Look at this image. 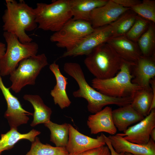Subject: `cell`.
I'll return each instance as SVG.
<instances>
[{
    "instance_id": "1",
    "label": "cell",
    "mask_w": 155,
    "mask_h": 155,
    "mask_svg": "<svg viewBox=\"0 0 155 155\" xmlns=\"http://www.w3.org/2000/svg\"><path fill=\"white\" fill-rule=\"evenodd\" d=\"M5 2L6 9L2 17L4 32L16 35L22 43L32 42L26 31H32L38 27L34 8L23 0H6Z\"/></svg>"
},
{
    "instance_id": "2",
    "label": "cell",
    "mask_w": 155,
    "mask_h": 155,
    "mask_svg": "<svg viewBox=\"0 0 155 155\" xmlns=\"http://www.w3.org/2000/svg\"><path fill=\"white\" fill-rule=\"evenodd\" d=\"M63 69L78 84L79 89L73 92V96L75 98L85 99L88 102L87 108L90 113L94 114L106 105L117 104L116 98L103 94L89 85L86 80L81 66L78 63L66 62L64 64Z\"/></svg>"
},
{
    "instance_id": "3",
    "label": "cell",
    "mask_w": 155,
    "mask_h": 155,
    "mask_svg": "<svg viewBox=\"0 0 155 155\" xmlns=\"http://www.w3.org/2000/svg\"><path fill=\"white\" fill-rule=\"evenodd\" d=\"M86 56V67L95 78L101 79L115 76L120 70L123 60L107 42L98 46Z\"/></svg>"
},
{
    "instance_id": "4",
    "label": "cell",
    "mask_w": 155,
    "mask_h": 155,
    "mask_svg": "<svg viewBox=\"0 0 155 155\" xmlns=\"http://www.w3.org/2000/svg\"><path fill=\"white\" fill-rule=\"evenodd\" d=\"M134 62L123 59L121 68L116 75L111 78L101 79L94 78L92 86L107 96L116 98L131 97L142 88L132 82L131 67Z\"/></svg>"
},
{
    "instance_id": "5",
    "label": "cell",
    "mask_w": 155,
    "mask_h": 155,
    "mask_svg": "<svg viewBox=\"0 0 155 155\" xmlns=\"http://www.w3.org/2000/svg\"><path fill=\"white\" fill-rule=\"evenodd\" d=\"M34 9L38 27L44 31L57 32L72 18L69 0L37 3Z\"/></svg>"
},
{
    "instance_id": "6",
    "label": "cell",
    "mask_w": 155,
    "mask_h": 155,
    "mask_svg": "<svg viewBox=\"0 0 155 155\" xmlns=\"http://www.w3.org/2000/svg\"><path fill=\"white\" fill-rule=\"evenodd\" d=\"M3 36L7 46L0 60V74L4 76L10 75L23 59L37 55L39 47L34 42L22 43L16 35L8 32H4Z\"/></svg>"
},
{
    "instance_id": "7",
    "label": "cell",
    "mask_w": 155,
    "mask_h": 155,
    "mask_svg": "<svg viewBox=\"0 0 155 155\" xmlns=\"http://www.w3.org/2000/svg\"><path fill=\"white\" fill-rule=\"evenodd\" d=\"M48 64L43 53L23 59L10 75L11 85L9 88L18 93L26 85H34L42 69Z\"/></svg>"
},
{
    "instance_id": "8",
    "label": "cell",
    "mask_w": 155,
    "mask_h": 155,
    "mask_svg": "<svg viewBox=\"0 0 155 155\" xmlns=\"http://www.w3.org/2000/svg\"><path fill=\"white\" fill-rule=\"evenodd\" d=\"M90 23L71 18L57 32L51 36L50 40L56 42L59 48H65L66 51L75 48L94 30Z\"/></svg>"
},
{
    "instance_id": "9",
    "label": "cell",
    "mask_w": 155,
    "mask_h": 155,
    "mask_svg": "<svg viewBox=\"0 0 155 155\" xmlns=\"http://www.w3.org/2000/svg\"><path fill=\"white\" fill-rule=\"evenodd\" d=\"M112 37V28L110 24L94 28L75 48L70 51L65 52L61 57L86 55L94 49L106 42Z\"/></svg>"
},
{
    "instance_id": "10",
    "label": "cell",
    "mask_w": 155,
    "mask_h": 155,
    "mask_svg": "<svg viewBox=\"0 0 155 155\" xmlns=\"http://www.w3.org/2000/svg\"><path fill=\"white\" fill-rule=\"evenodd\" d=\"M1 76L0 74V89L7 105L4 116L8 120L10 129H18L19 126L27 123L29 120L28 116L33 114L23 108L18 99L12 94L10 88L5 85Z\"/></svg>"
},
{
    "instance_id": "11",
    "label": "cell",
    "mask_w": 155,
    "mask_h": 155,
    "mask_svg": "<svg viewBox=\"0 0 155 155\" xmlns=\"http://www.w3.org/2000/svg\"><path fill=\"white\" fill-rule=\"evenodd\" d=\"M103 134L93 138L82 133L69 124L68 141L65 148L71 155L105 146Z\"/></svg>"
},
{
    "instance_id": "12",
    "label": "cell",
    "mask_w": 155,
    "mask_h": 155,
    "mask_svg": "<svg viewBox=\"0 0 155 155\" xmlns=\"http://www.w3.org/2000/svg\"><path fill=\"white\" fill-rule=\"evenodd\" d=\"M155 128V109L138 123L128 127L118 134L131 142L139 144H147L150 139V134Z\"/></svg>"
},
{
    "instance_id": "13",
    "label": "cell",
    "mask_w": 155,
    "mask_h": 155,
    "mask_svg": "<svg viewBox=\"0 0 155 155\" xmlns=\"http://www.w3.org/2000/svg\"><path fill=\"white\" fill-rule=\"evenodd\" d=\"M131 71L133 83L143 88L151 89L150 82L155 76V55H142L132 65Z\"/></svg>"
},
{
    "instance_id": "14",
    "label": "cell",
    "mask_w": 155,
    "mask_h": 155,
    "mask_svg": "<svg viewBox=\"0 0 155 155\" xmlns=\"http://www.w3.org/2000/svg\"><path fill=\"white\" fill-rule=\"evenodd\" d=\"M130 9L123 7L112 0H108L105 5L92 11L89 22L94 28L110 25Z\"/></svg>"
},
{
    "instance_id": "15",
    "label": "cell",
    "mask_w": 155,
    "mask_h": 155,
    "mask_svg": "<svg viewBox=\"0 0 155 155\" xmlns=\"http://www.w3.org/2000/svg\"><path fill=\"white\" fill-rule=\"evenodd\" d=\"M111 144L118 153H128L133 155H155V142L150 138L144 144L130 142L118 134L108 137Z\"/></svg>"
},
{
    "instance_id": "16",
    "label": "cell",
    "mask_w": 155,
    "mask_h": 155,
    "mask_svg": "<svg viewBox=\"0 0 155 155\" xmlns=\"http://www.w3.org/2000/svg\"><path fill=\"white\" fill-rule=\"evenodd\" d=\"M112 111L111 107L106 106L98 112L88 116L87 125L91 134L105 132L111 135H115L117 129L113 120Z\"/></svg>"
},
{
    "instance_id": "17",
    "label": "cell",
    "mask_w": 155,
    "mask_h": 155,
    "mask_svg": "<svg viewBox=\"0 0 155 155\" xmlns=\"http://www.w3.org/2000/svg\"><path fill=\"white\" fill-rule=\"evenodd\" d=\"M106 42L125 60L134 62L142 55L137 43L125 35L112 38Z\"/></svg>"
},
{
    "instance_id": "18",
    "label": "cell",
    "mask_w": 155,
    "mask_h": 155,
    "mask_svg": "<svg viewBox=\"0 0 155 155\" xmlns=\"http://www.w3.org/2000/svg\"><path fill=\"white\" fill-rule=\"evenodd\" d=\"M49 68L54 75L56 80V85L50 92L54 103L61 109L68 107L70 106L71 102L66 91L67 78L62 74L59 65L55 62L50 64Z\"/></svg>"
},
{
    "instance_id": "19",
    "label": "cell",
    "mask_w": 155,
    "mask_h": 155,
    "mask_svg": "<svg viewBox=\"0 0 155 155\" xmlns=\"http://www.w3.org/2000/svg\"><path fill=\"white\" fill-rule=\"evenodd\" d=\"M112 117L117 129L122 132L130 125L140 122L145 117L135 111L130 104L112 110Z\"/></svg>"
},
{
    "instance_id": "20",
    "label": "cell",
    "mask_w": 155,
    "mask_h": 155,
    "mask_svg": "<svg viewBox=\"0 0 155 155\" xmlns=\"http://www.w3.org/2000/svg\"><path fill=\"white\" fill-rule=\"evenodd\" d=\"M108 0H69L72 19L89 22L92 11L96 8L102 6Z\"/></svg>"
},
{
    "instance_id": "21",
    "label": "cell",
    "mask_w": 155,
    "mask_h": 155,
    "mask_svg": "<svg viewBox=\"0 0 155 155\" xmlns=\"http://www.w3.org/2000/svg\"><path fill=\"white\" fill-rule=\"evenodd\" d=\"M24 99L29 102L33 106L34 112L33 120L30 126L34 127L40 124H45L50 120L52 111L45 105L41 98L38 95L25 94Z\"/></svg>"
},
{
    "instance_id": "22",
    "label": "cell",
    "mask_w": 155,
    "mask_h": 155,
    "mask_svg": "<svg viewBox=\"0 0 155 155\" xmlns=\"http://www.w3.org/2000/svg\"><path fill=\"white\" fill-rule=\"evenodd\" d=\"M41 132L35 129H32L26 133H21L18 129H10L5 134L1 135L0 139V155L2 152L12 149L19 141L23 139L29 140L32 143L34 141L35 137Z\"/></svg>"
},
{
    "instance_id": "23",
    "label": "cell",
    "mask_w": 155,
    "mask_h": 155,
    "mask_svg": "<svg viewBox=\"0 0 155 155\" xmlns=\"http://www.w3.org/2000/svg\"><path fill=\"white\" fill-rule=\"evenodd\" d=\"M153 98L152 88L150 89L142 88L135 94L130 104L135 111L145 117L150 112Z\"/></svg>"
},
{
    "instance_id": "24",
    "label": "cell",
    "mask_w": 155,
    "mask_h": 155,
    "mask_svg": "<svg viewBox=\"0 0 155 155\" xmlns=\"http://www.w3.org/2000/svg\"><path fill=\"white\" fill-rule=\"evenodd\" d=\"M69 124H59L51 120L44 124L51 132L50 141L56 147H65L69 139Z\"/></svg>"
},
{
    "instance_id": "25",
    "label": "cell",
    "mask_w": 155,
    "mask_h": 155,
    "mask_svg": "<svg viewBox=\"0 0 155 155\" xmlns=\"http://www.w3.org/2000/svg\"><path fill=\"white\" fill-rule=\"evenodd\" d=\"M137 16L136 14L130 9L111 24L113 37L125 35L134 24Z\"/></svg>"
},
{
    "instance_id": "26",
    "label": "cell",
    "mask_w": 155,
    "mask_h": 155,
    "mask_svg": "<svg viewBox=\"0 0 155 155\" xmlns=\"http://www.w3.org/2000/svg\"><path fill=\"white\" fill-rule=\"evenodd\" d=\"M137 44L142 56L155 55V25L151 22L146 31L140 37Z\"/></svg>"
},
{
    "instance_id": "27",
    "label": "cell",
    "mask_w": 155,
    "mask_h": 155,
    "mask_svg": "<svg viewBox=\"0 0 155 155\" xmlns=\"http://www.w3.org/2000/svg\"><path fill=\"white\" fill-rule=\"evenodd\" d=\"M26 155H69L65 147H54L42 144L36 137L30 149Z\"/></svg>"
},
{
    "instance_id": "28",
    "label": "cell",
    "mask_w": 155,
    "mask_h": 155,
    "mask_svg": "<svg viewBox=\"0 0 155 155\" xmlns=\"http://www.w3.org/2000/svg\"><path fill=\"white\" fill-rule=\"evenodd\" d=\"M137 15L155 23V1L143 0L131 8Z\"/></svg>"
},
{
    "instance_id": "29",
    "label": "cell",
    "mask_w": 155,
    "mask_h": 155,
    "mask_svg": "<svg viewBox=\"0 0 155 155\" xmlns=\"http://www.w3.org/2000/svg\"><path fill=\"white\" fill-rule=\"evenodd\" d=\"M151 22L137 15L134 24L125 36L131 40L137 42L147 30Z\"/></svg>"
},
{
    "instance_id": "30",
    "label": "cell",
    "mask_w": 155,
    "mask_h": 155,
    "mask_svg": "<svg viewBox=\"0 0 155 155\" xmlns=\"http://www.w3.org/2000/svg\"><path fill=\"white\" fill-rule=\"evenodd\" d=\"M71 155H111L110 150L105 145Z\"/></svg>"
},
{
    "instance_id": "31",
    "label": "cell",
    "mask_w": 155,
    "mask_h": 155,
    "mask_svg": "<svg viewBox=\"0 0 155 155\" xmlns=\"http://www.w3.org/2000/svg\"><path fill=\"white\" fill-rule=\"evenodd\" d=\"M114 2L125 8H130L142 1L138 0H112Z\"/></svg>"
},
{
    "instance_id": "32",
    "label": "cell",
    "mask_w": 155,
    "mask_h": 155,
    "mask_svg": "<svg viewBox=\"0 0 155 155\" xmlns=\"http://www.w3.org/2000/svg\"><path fill=\"white\" fill-rule=\"evenodd\" d=\"M103 136L106 144V145L110 150L111 155H124L123 153H119L116 152L112 146L108 137L104 134H103Z\"/></svg>"
},
{
    "instance_id": "33",
    "label": "cell",
    "mask_w": 155,
    "mask_h": 155,
    "mask_svg": "<svg viewBox=\"0 0 155 155\" xmlns=\"http://www.w3.org/2000/svg\"><path fill=\"white\" fill-rule=\"evenodd\" d=\"M6 48L5 44L0 42V60L5 53Z\"/></svg>"
},
{
    "instance_id": "34",
    "label": "cell",
    "mask_w": 155,
    "mask_h": 155,
    "mask_svg": "<svg viewBox=\"0 0 155 155\" xmlns=\"http://www.w3.org/2000/svg\"><path fill=\"white\" fill-rule=\"evenodd\" d=\"M150 139L154 141H155V128H153L150 134Z\"/></svg>"
},
{
    "instance_id": "35",
    "label": "cell",
    "mask_w": 155,
    "mask_h": 155,
    "mask_svg": "<svg viewBox=\"0 0 155 155\" xmlns=\"http://www.w3.org/2000/svg\"><path fill=\"white\" fill-rule=\"evenodd\" d=\"M124 155H133L129 153H124Z\"/></svg>"
}]
</instances>
